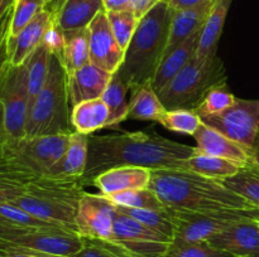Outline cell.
Returning a JSON list of instances; mask_svg holds the SVG:
<instances>
[{
  "mask_svg": "<svg viewBox=\"0 0 259 257\" xmlns=\"http://www.w3.org/2000/svg\"><path fill=\"white\" fill-rule=\"evenodd\" d=\"M196 148L176 143L156 131H136L89 138L88 164L82 183H93L99 174L118 166H142L151 170L184 169Z\"/></svg>",
  "mask_w": 259,
  "mask_h": 257,
  "instance_id": "6da1fadb",
  "label": "cell"
},
{
  "mask_svg": "<svg viewBox=\"0 0 259 257\" xmlns=\"http://www.w3.org/2000/svg\"><path fill=\"white\" fill-rule=\"evenodd\" d=\"M149 188L169 208L197 212L247 211L255 208L222 181L181 169L151 171Z\"/></svg>",
  "mask_w": 259,
  "mask_h": 257,
  "instance_id": "7a4b0ae2",
  "label": "cell"
},
{
  "mask_svg": "<svg viewBox=\"0 0 259 257\" xmlns=\"http://www.w3.org/2000/svg\"><path fill=\"white\" fill-rule=\"evenodd\" d=\"M174 13L169 4L158 2L139 19L123 63L116 71L131 91L151 86L167 48Z\"/></svg>",
  "mask_w": 259,
  "mask_h": 257,
  "instance_id": "3957f363",
  "label": "cell"
},
{
  "mask_svg": "<svg viewBox=\"0 0 259 257\" xmlns=\"http://www.w3.org/2000/svg\"><path fill=\"white\" fill-rule=\"evenodd\" d=\"M81 178L60 179L39 176L25 186V191L10 203L29 212L33 216L76 229L78 204L85 194ZM78 233V232H77Z\"/></svg>",
  "mask_w": 259,
  "mask_h": 257,
  "instance_id": "277c9868",
  "label": "cell"
},
{
  "mask_svg": "<svg viewBox=\"0 0 259 257\" xmlns=\"http://www.w3.org/2000/svg\"><path fill=\"white\" fill-rule=\"evenodd\" d=\"M71 111L67 72L60 58L52 54L47 80L29 107L25 136L73 133Z\"/></svg>",
  "mask_w": 259,
  "mask_h": 257,
  "instance_id": "5b68a950",
  "label": "cell"
},
{
  "mask_svg": "<svg viewBox=\"0 0 259 257\" xmlns=\"http://www.w3.org/2000/svg\"><path fill=\"white\" fill-rule=\"evenodd\" d=\"M223 83H227V72L217 54L204 59L195 57L158 96L166 110L194 111L210 90Z\"/></svg>",
  "mask_w": 259,
  "mask_h": 257,
  "instance_id": "8992f818",
  "label": "cell"
},
{
  "mask_svg": "<svg viewBox=\"0 0 259 257\" xmlns=\"http://www.w3.org/2000/svg\"><path fill=\"white\" fill-rule=\"evenodd\" d=\"M70 134L24 136L5 141L0 160L33 178L46 176L65 154Z\"/></svg>",
  "mask_w": 259,
  "mask_h": 257,
  "instance_id": "52a82bcc",
  "label": "cell"
},
{
  "mask_svg": "<svg viewBox=\"0 0 259 257\" xmlns=\"http://www.w3.org/2000/svg\"><path fill=\"white\" fill-rule=\"evenodd\" d=\"M29 95L25 63L10 65L9 60L0 68V125L3 144L25 136Z\"/></svg>",
  "mask_w": 259,
  "mask_h": 257,
  "instance_id": "ba28073f",
  "label": "cell"
},
{
  "mask_svg": "<svg viewBox=\"0 0 259 257\" xmlns=\"http://www.w3.org/2000/svg\"><path fill=\"white\" fill-rule=\"evenodd\" d=\"M201 121L254 154L259 143V100L237 98L229 108Z\"/></svg>",
  "mask_w": 259,
  "mask_h": 257,
  "instance_id": "9c48e42d",
  "label": "cell"
},
{
  "mask_svg": "<svg viewBox=\"0 0 259 257\" xmlns=\"http://www.w3.org/2000/svg\"><path fill=\"white\" fill-rule=\"evenodd\" d=\"M168 211L175 227L172 239L189 243L207 241L245 216L243 211L197 212L169 207Z\"/></svg>",
  "mask_w": 259,
  "mask_h": 257,
  "instance_id": "30bf717a",
  "label": "cell"
},
{
  "mask_svg": "<svg viewBox=\"0 0 259 257\" xmlns=\"http://www.w3.org/2000/svg\"><path fill=\"white\" fill-rule=\"evenodd\" d=\"M116 206L103 194L86 193L81 198L76 214V229L81 237L115 242L114 219Z\"/></svg>",
  "mask_w": 259,
  "mask_h": 257,
  "instance_id": "8fae6325",
  "label": "cell"
},
{
  "mask_svg": "<svg viewBox=\"0 0 259 257\" xmlns=\"http://www.w3.org/2000/svg\"><path fill=\"white\" fill-rule=\"evenodd\" d=\"M2 239L17 246L62 257L72 256L83 246L82 237L76 231L66 227L29 228L22 233Z\"/></svg>",
  "mask_w": 259,
  "mask_h": 257,
  "instance_id": "7c38bea8",
  "label": "cell"
},
{
  "mask_svg": "<svg viewBox=\"0 0 259 257\" xmlns=\"http://www.w3.org/2000/svg\"><path fill=\"white\" fill-rule=\"evenodd\" d=\"M88 29L90 62L113 75L120 68L125 50L116 42L105 10L94 18Z\"/></svg>",
  "mask_w": 259,
  "mask_h": 257,
  "instance_id": "4fadbf2b",
  "label": "cell"
},
{
  "mask_svg": "<svg viewBox=\"0 0 259 257\" xmlns=\"http://www.w3.org/2000/svg\"><path fill=\"white\" fill-rule=\"evenodd\" d=\"M207 242L235 257H259V221L244 216Z\"/></svg>",
  "mask_w": 259,
  "mask_h": 257,
  "instance_id": "5bb4252c",
  "label": "cell"
},
{
  "mask_svg": "<svg viewBox=\"0 0 259 257\" xmlns=\"http://www.w3.org/2000/svg\"><path fill=\"white\" fill-rule=\"evenodd\" d=\"M55 23V14L45 9L28 23L15 37L7 39L8 60L13 66H20L42 44L45 35Z\"/></svg>",
  "mask_w": 259,
  "mask_h": 257,
  "instance_id": "9a60e30c",
  "label": "cell"
},
{
  "mask_svg": "<svg viewBox=\"0 0 259 257\" xmlns=\"http://www.w3.org/2000/svg\"><path fill=\"white\" fill-rule=\"evenodd\" d=\"M194 138L196 141V149L200 153L234 161L240 166H247L254 161L252 151L204 122H201L194 134Z\"/></svg>",
  "mask_w": 259,
  "mask_h": 257,
  "instance_id": "2e32d148",
  "label": "cell"
},
{
  "mask_svg": "<svg viewBox=\"0 0 259 257\" xmlns=\"http://www.w3.org/2000/svg\"><path fill=\"white\" fill-rule=\"evenodd\" d=\"M110 78L111 73L101 70L91 62L67 75L71 106L73 107L83 101L100 98L108 87Z\"/></svg>",
  "mask_w": 259,
  "mask_h": 257,
  "instance_id": "e0dca14e",
  "label": "cell"
},
{
  "mask_svg": "<svg viewBox=\"0 0 259 257\" xmlns=\"http://www.w3.org/2000/svg\"><path fill=\"white\" fill-rule=\"evenodd\" d=\"M151 169L142 166H118L99 174L93 180L103 196L109 197L121 191L148 188Z\"/></svg>",
  "mask_w": 259,
  "mask_h": 257,
  "instance_id": "ac0fdd59",
  "label": "cell"
},
{
  "mask_svg": "<svg viewBox=\"0 0 259 257\" xmlns=\"http://www.w3.org/2000/svg\"><path fill=\"white\" fill-rule=\"evenodd\" d=\"M215 3H217V0H209V2L199 5V7L177 10V12L175 10L171 23V30H169L168 43H167L163 58L167 54H169L175 48L182 44L187 38L202 29Z\"/></svg>",
  "mask_w": 259,
  "mask_h": 257,
  "instance_id": "d6986e66",
  "label": "cell"
},
{
  "mask_svg": "<svg viewBox=\"0 0 259 257\" xmlns=\"http://www.w3.org/2000/svg\"><path fill=\"white\" fill-rule=\"evenodd\" d=\"M89 138L90 135L77 131L71 133L65 154L46 176L60 179L82 178L88 164Z\"/></svg>",
  "mask_w": 259,
  "mask_h": 257,
  "instance_id": "ffe728a7",
  "label": "cell"
},
{
  "mask_svg": "<svg viewBox=\"0 0 259 257\" xmlns=\"http://www.w3.org/2000/svg\"><path fill=\"white\" fill-rule=\"evenodd\" d=\"M200 33H201V30L187 38L182 44L175 48L169 54H167L162 59L161 65L157 68V72L151 83L152 88L157 93L161 92L194 59L195 55H196L197 44H199Z\"/></svg>",
  "mask_w": 259,
  "mask_h": 257,
  "instance_id": "44dd1931",
  "label": "cell"
},
{
  "mask_svg": "<svg viewBox=\"0 0 259 257\" xmlns=\"http://www.w3.org/2000/svg\"><path fill=\"white\" fill-rule=\"evenodd\" d=\"M103 10L104 0H66L55 15V22L63 32L83 29Z\"/></svg>",
  "mask_w": 259,
  "mask_h": 257,
  "instance_id": "7402d4cb",
  "label": "cell"
},
{
  "mask_svg": "<svg viewBox=\"0 0 259 257\" xmlns=\"http://www.w3.org/2000/svg\"><path fill=\"white\" fill-rule=\"evenodd\" d=\"M230 4H232V0H217L215 3L200 33L199 44H197L196 55H195L199 59L217 54L218 43L222 37Z\"/></svg>",
  "mask_w": 259,
  "mask_h": 257,
  "instance_id": "603a6c76",
  "label": "cell"
},
{
  "mask_svg": "<svg viewBox=\"0 0 259 257\" xmlns=\"http://www.w3.org/2000/svg\"><path fill=\"white\" fill-rule=\"evenodd\" d=\"M110 111L103 98L83 101L73 106L71 111V122L73 130L90 135L94 131L108 127Z\"/></svg>",
  "mask_w": 259,
  "mask_h": 257,
  "instance_id": "cb8c5ba5",
  "label": "cell"
},
{
  "mask_svg": "<svg viewBox=\"0 0 259 257\" xmlns=\"http://www.w3.org/2000/svg\"><path fill=\"white\" fill-rule=\"evenodd\" d=\"M242 168L243 166L234 163V161L218 158V156L207 155V154L200 153L196 149L194 155H191L189 159L185 160L182 170L192 171V173H196L199 175L220 181L222 179L237 174Z\"/></svg>",
  "mask_w": 259,
  "mask_h": 257,
  "instance_id": "d4e9b609",
  "label": "cell"
},
{
  "mask_svg": "<svg viewBox=\"0 0 259 257\" xmlns=\"http://www.w3.org/2000/svg\"><path fill=\"white\" fill-rule=\"evenodd\" d=\"M65 47L62 55L58 57L65 66L67 75L83 67L90 62V45H89V29H76L63 32Z\"/></svg>",
  "mask_w": 259,
  "mask_h": 257,
  "instance_id": "484cf974",
  "label": "cell"
},
{
  "mask_svg": "<svg viewBox=\"0 0 259 257\" xmlns=\"http://www.w3.org/2000/svg\"><path fill=\"white\" fill-rule=\"evenodd\" d=\"M166 107L152 86H143L132 91L128 118L141 121H158Z\"/></svg>",
  "mask_w": 259,
  "mask_h": 257,
  "instance_id": "4316f807",
  "label": "cell"
},
{
  "mask_svg": "<svg viewBox=\"0 0 259 257\" xmlns=\"http://www.w3.org/2000/svg\"><path fill=\"white\" fill-rule=\"evenodd\" d=\"M129 87L118 72L113 73L108 87L104 91L103 98L110 111L108 127H114L128 118L129 103L126 102V93Z\"/></svg>",
  "mask_w": 259,
  "mask_h": 257,
  "instance_id": "83f0119b",
  "label": "cell"
},
{
  "mask_svg": "<svg viewBox=\"0 0 259 257\" xmlns=\"http://www.w3.org/2000/svg\"><path fill=\"white\" fill-rule=\"evenodd\" d=\"M220 181L228 189L259 208V165L254 161L249 165L243 166L234 175L222 179Z\"/></svg>",
  "mask_w": 259,
  "mask_h": 257,
  "instance_id": "f1b7e54d",
  "label": "cell"
},
{
  "mask_svg": "<svg viewBox=\"0 0 259 257\" xmlns=\"http://www.w3.org/2000/svg\"><path fill=\"white\" fill-rule=\"evenodd\" d=\"M51 58H52V53L42 43L24 62L25 66H27L29 107L33 101H34V98L37 97L38 93H39V91L42 90L46 80H47Z\"/></svg>",
  "mask_w": 259,
  "mask_h": 257,
  "instance_id": "f546056e",
  "label": "cell"
},
{
  "mask_svg": "<svg viewBox=\"0 0 259 257\" xmlns=\"http://www.w3.org/2000/svg\"><path fill=\"white\" fill-rule=\"evenodd\" d=\"M118 207L119 211L124 212L131 216L132 218L137 219L142 224L147 226L153 231L159 232L164 236L174 238L175 227L172 223L171 214H169L168 207L163 211H154V209H141V208H129V207Z\"/></svg>",
  "mask_w": 259,
  "mask_h": 257,
  "instance_id": "4dcf8cb0",
  "label": "cell"
},
{
  "mask_svg": "<svg viewBox=\"0 0 259 257\" xmlns=\"http://www.w3.org/2000/svg\"><path fill=\"white\" fill-rule=\"evenodd\" d=\"M109 199L115 206L129 207V208L141 209H154V211H163L167 207L162 203L156 193L151 188L133 189V190L121 191V193L109 196Z\"/></svg>",
  "mask_w": 259,
  "mask_h": 257,
  "instance_id": "1f68e13d",
  "label": "cell"
},
{
  "mask_svg": "<svg viewBox=\"0 0 259 257\" xmlns=\"http://www.w3.org/2000/svg\"><path fill=\"white\" fill-rule=\"evenodd\" d=\"M157 122L169 131L194 136L202 121L195 111L177 108L164 111Z\"/></svg>",
  "mask_w": 259,
  "mask_h": 257,
  "instance_id": "d6a6232c",
  "label": "cell"
},
{
  "mask_svg": "<svg viewBox=\"0 0 259 257\" xmlns=\"http://www.w3.org/2000/svg\"><path fill=\"white\" fill-rule=\"evenodd\" d=\"M163 257H235L232 253L204 242H180L172 239Z\"/></svg>",
  "mask_w": 259,
  "mask_h": 257,
  "instance_id": "836d02e7",
  "label": "cell"
},
{
  "mask_svg": "<svg viewBox=\"0 0 259 257\" xmlns=\"http://www.w3.org/2000/svg\"><path fill=\"white\" fill-rule=\"evenodd\" d=\"M48 0H15L8 37H15L40 12L47 9Z\"/></svg>",
  "mask_w": 259,
  "mask_h": 257,
  "instance_id": "e575fe53",
  "label": "cell"
},
{
  "mask_svg": "<svg viewBox=\"0 0 259 257\" xmlns=\"http://www.w3.org/2000/svg\"><path fill=\"white\" fill-rule=\"evenodd\" d=\"M235 100L237 97L228 90L227 83H223L210 90L201 103L194 111L200 116V118L205 116L217 115L229 108L235 102Z\"/></svg>",
  "mask_w": 259,
  "mask_h": 257,
  "instance_id": "d590c367",
  "label": "cell"
},
{
  "mask_svg": "<svg viewBox=\"0 0 259 257\" xmlns=\"http://www.w3.org/2000/svg\"><path fill=\"white\" fill-rule=\"evenodd\" d=\"M106 15H108L109 24H110L116 42L125 50L129 43H131V39L133 38L134 33H136L139 19L132 10L106 12Z\"/></svg>",
  "mask_w": 259,
  "mask_h": 257,
  "instance_id": "8d00e7d4",
  "label": "cell"
},
{
  "mask_svg": "<svg viewBox=\"0 0 259 257\" xmlns=\"http://www.w3.org/2000/svg\"><path fill=\"white\" fill-rule=\"evenodd\" d=\"M0 216L7 218L12 223L23 228H46V227H63L60 224L51 223V222L43 221L38 217L33 216L29 212L19 208L13 203H0ZM67 228V227H66Z\"/></svg>",
  "mask_w": 259,
  "mask_h": 257,
  "instance_id": "74e56055",
  "label": "cell"
},
{
  "mask_svg": "<svg viewBox=\"0 0 259 257\" xmlns=\"http://www.w3.org/2000/svg\"><path fill=\"white\" fill-rule=\"evenodd\" d=\"M83 238L82 248L70 257H133L123 247L113 242Z\"/></svg>",
  "mask_w": 259,
  "mask_h": 257,
  "instance_id": "f35d334b",
  "label": "cell"
},
{
  "mask_svg": "<svg viewBox=\"0 0 259 257\" xmlns=\"http://www.w3.org/2000/svg\"><path fill=\"white\" fill-rule=\"evenodd\" d=\"M0 257H62L57 254L46 253L37 249L17 246L0 238Z\"/></svg>",
  "mask_w": 259,
  "mask_h": 257,
  "instance_id": "ab89813d",
  "label": "cell"
},
{
  "mask_svg": "<svg viewBox=\"0 0 259 257\" xmlns=\"http://www.w3.org/2000/svg\"><path fill=\"white\" fill-rule=\"evenodd\" d=\"M42 43L50 49L52 54L57 55V57L62 55L63 47H65V34H63V30L56 24V22L47 30Z\"/></svg>",
  "mask_w": 259,
  "mask_h": 257,
  "instance_id": "60d3db41",
  "label": "cell"
},
{
  "mask_svg": "<svg viewBox=\"0 0 259 257\" xmlns=\"http://www.w3.org/2000/svg\"><path fill=\"white\" fill-rule=\"evenodd\" d=\"M13 17V7L9 8L4 14L0 17V68L3 67L8 60V49H7V39L9 34L10 22Z\"/></svg>",
  "mask_w": 259,
  "mask_h": 257,
  "instance_id": "b9f144b4",
  "label": "cell"
},
{
  "mask_svg": "<svg viewBox=\"0 0 259 257\" xmlns=\"http://www.w3.org/2000/svg\"><path fill=\"white\" fill-rule=\"evenodd\" d=\"M25 191L24 186L0 183V203H10Z\"/></svg>",
  "mask_w": 259,
  "mask_h": 257,
  "instance_id": "7bdbcfd3",
  "label": "cell"
},
{
  "mask_svg": "<svg viewBox=\"0 0 259 257\" xmlns=\"http://www.w3.org/2000/svg\"><path fill=\"white\" fill-rule=\"evenodd\" d=\"M161 0H132V12L138 19L143 18Z\"/></svg>",
  "mask_w": 259,
  "mask_h": 257,
  "instance_id": "ee69618b",
  "label": "cell"
},
{
  "mask_svg": "<svg viewBox=\"0 0 259 257\" xmlns=\"http://www.w3.org/2000/svg\"><path fill=\"white\" fill-rule=\"evenodd\" d=\"M27 229L29 228H23V227L17 226V224L9 222L3 216H0V238H5V237H9V236H15V234L22 233V232L27 231Z\"/></svg>",
  "mask_w": 259,
  "mask_h": 257,
  "instance_id": "f6af8a7d",
  "label": "cell"
},
{
  "mask_svg": "<svg viewBox=\"0 0 259 257\" xmlns=\"http://www.w3.org/2000/svg\"><path fill=\"white\" fill-rule=\"evenodd\" d=\"M105 12H124L132 10V0H104Z\"/></svg>",
  "mask_w": 259,
  "mask_h": 257,
  "instance_id": "bcb514c9",
  "label": "cell"
},
{
  "mask_svg": "<svg viewBox=\"0 0 259 257\" xmlns=\"http://www.w3.org/2000/svg\"><path fill=\"white\" fill-rule=\"evenodd\" d=\"M206 2H209V0H171L169 7L177 12V10H185L190 9V8L199 7V5L204 4Z\"/></svg>",
  "mask_w": 259,
  "mask_h": 257,
  "instance_id": "7dc6e473",
  "label": "cell"
},
{
  "mask_svg": "<svg viewBox=\"0 0 259 257\" xmlns=\"http://www.w3.org/2000/svg\"><path fill=\"white\" fill-rule=\"evenodd\" d=\"M65 2L66 0H50V2H48V5H47V9L51 10V12L56 15Z\"/></svg>",
  "mask_w": 259,
  "mask_h": 257,
  "instance_id": "c3c4849f",
  "label": "cell"
},
{
  "mask_svg": "<svg viewBox=\"0 0 259 257\" xmlns=\"http://www.w3.org/2000/svg\"><path fill=\"white\" fill-rule=\"evenodd\" d=\"M15 0H0V17L14 5Z\"/></svg>",
  "mask_w": 259,
  "mask_h": 257,
  "instance_id": "681fc988",
  "label": "cell"
},
{
  "mask_svg": "<svg viewBox=\"0 0 259 257\" xmlns=\"http://www.w3.org/2000/svg\"><path fill=\"white\" fill-rule=\"evenodd\" d=\"M243 212H244L245 216L259 221V208H257V207H255V208H252V209H247V211H243Z\"/></svg>",
  "mask_w": 259,
  "mask_h": 257,
  "instance_id": "f907efd6",
  "label": "cell"
},
{
  "mask_svg": "<svg viewBox=\"0 0 259 257\" xmlns=\"http://www.w3.org/2000/svg\"><path fill=\"white\" fill-rule=\"evenodd\" d=\"M253 160H254V163L259 165V143L257 145V148H255L254 150V154H253Z\"/></svg>",
  "mask_w": 259,
  "mask_h": 257,
  "instance_id": "816d5d0a",
  "label": "cell"
},
{
  "mask_svg": "<svg viewBox=\"0 0 259 257\" xmlns=\"http://www.w3.org/2000/svg\"><path fill=\"white\" fill-rule=\"evenodd\" d=\"M2 145H3V133H2V125H0V151H2Z\"/></svg>",
  "mask_w": 259,
  "mask_h": 257,
  "instance_id": "f5cc1de1",
  "label": "cell"
},
{
  "mask_svg": "<svg viewBox=\"0 0 259 257\" xmlns=\"http://www.w3.org/2000/svg\"><path fill=\"white\" fill-rule=\"evenodd\" d=\"M161 2H163V3H167V4H169V2H171V0H161Z\"/></svg>",
  "mask_w": 259,
  "mask_h": 257,
  "instance_id": "db71d44e",
  "label": "cell"
},
{
  "mask_svg": "<svg viewBox=\"0 0 259 257\" xmlns=\"http://www.w3.org/2000/svg\"><path fill=\"white\" fill-rule=\"evenodd\" d=\"M48 2H50V0H48Z\"/></svg>",
  "mask_w": 259,
  "mask_h": 257,
  "instance_id": "11a10c76",
  "label": "cell"
}]
</instances>
